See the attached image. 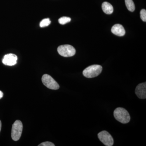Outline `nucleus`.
Wrapping results in <instances>:
<instances>
[{"label":"nucleus","mask_w":146,"mask_h":146,"mask_svg":"<svg viewBox=\"0 0 146 146\" xmlns=\"http://www.w3.org/2000/svg\"><path fill=\"white\" fill-rule=\"evenodd\" d=\"M71 19L70 17H62L58 19V23L60 25H65L70 22Z\"/></svg>","instance_id":"obj_12"},{"label":"nucleus","mask_w":146,"mask_h":146,"mask_svg":"<svg viewBox=\"0 0 146 146\" xmlns=\"http://www.w3.org/2000/svg\"><path fill=\"white\" fill-rule=\"evenodd\" d=\"M23 125L21 121H16L12 125L11 138L14 141H18L21 138L23 131Z\"/></svg>","instance_id":"obj_3"},{"label":"nucleus","mask_w":146,"mask_h":146,"mask_svg":"<svg viewBox=\"0 0 146 146\" xmlns=\"http://www.w3.org/2000/svg\"><path fill=\"white\" fill-rule=\"evenodd\" d=\"M135 93L139 98L145 99L146 98V83L140 84L136 86Z\"/></svg>","instance_id":"obj_8"},{"label":"nucleus","mask_w":146,"mask_h":146,"mask_svg":"<svg viewBox=\"0 0 146 146\" xmlns=\"http://www.w3.org/2000/svg\"><path fill=\"white\" fill-rule=\"evenodd\" d=\"M3 94L1 91H0V99L3 98Z\"/></svg>","instance_id":"obj_16"},{"label":"nucleus","mask_w":146,"mask_h":146,"mask_svg":"<svg viewBox=\"0 0 146 146\" xmlns=\"http://www.w3.org/2000/svg\"><path fill=\"white\" fill-rule=\"evenodd\" d=\"M55 145L53 143L50 142H45L38 145V146H54Z\"/></svg>","instance_id":"obj_15"},{"label":"nucleus","mask_w":146,"mask_h":146,"mask_svg":"<svg viewBox=\"0 0 146 146\" xmlns=\"http://www.w3.org/2000/svg\"><path fill=\"white\" fill-rule=\"evenodd\" d=\"M51 21H50L49 18H45V19L42 20V21L40 22L39 25L41 27H47L49 25Z\"/></svg>","instance_id":"obj_13"},{"label":"nucleus","mask_w":146,"mask_h":146,"mask_svg":"<svg viewBox=\"0 0 146 146\" xmlns=\"http://www.w3.org/2000/svg\"><path fill=\"white\" fill-rule=\"evenodd\" d=\"M111 32L117 36H121L125 35V31L123 27L120 24H116L112 27Z\"/></svg>","instance_id":"obj_9"},{"label":"nucleus","mask_w":146,"mask_h":146,"mask_svg":"<svg viewBox=\"0 0 146 146\" xmlns=\"http://www.w3.org/2000/svg\"><path fill=\"white\" fill-rule=\"evenodd\" d=\"M1 122L0 121V131H1Z\"/></svg>","instance_id":"obj_17"},{"label":"nucleus","mask_w":146,"mask_h":146,"mask_svg":"<svg viewBox=\"0 0 146 146\" xmlns=\"http://www.w3.org/2000/svg\"><path fill=\"white\" fill-rule=\"evenodd\" d=\"M102 9L107 14H112L113 12V7L112 5L107 2H104L102 4Z\"/></svg>","instance_id":"obj_10"},{"label":"nucleus","mask_w":146,"mask_h":146,"mask_svg":"<svg viewBox=\"0 0 146 146\" xmlns=\"http://www.w3.org/2000/svg\"><path fill=\"white\" fill-rule=\"evenodd\" d=\"M114 116L116 120L123 124L127 123L130 120V116L126 110L117 108L114 110Z\"/></svg>","instance_id":"obj_1"},{"label":"nucleus","mask_w":146,"mask_h":146,"mask_svg":"<svg viewBox=\"0 0 146 146\" xmlns=\"http://www.w3.org/2000/svg\"><path fill=\"white\" fill-rule=\"evenodd\" d=\"M102 71L101 65H94L89 66L83 71V75L87 78H93L99 75Z\"/></svg>","instance_id":"obj_2"},{"label":"nucleus","mask_w":146,"mask_h":146,"mask_svg":"<svg viewBox=\"0 0 146 146\" xmlns=\"http://www.w3.org/2000/svg\"><path fill=\"white\" fill-rule=\"evenodd\" d=\"M58 54L63 57L72 56L75 54L76 51L74 47L70 45H63L58 46L57 48Z\"/></svg>","instance_id":"obj_4"},{"label":"nucleus","mask_w":146,"mask_h":146,"mask_svg":"<svg viewBox=\"0 0 146 146\" xmlns=\"http://www.w3.org/2000/svg\"><path fill=\"white\" fill-rule=\"evenodd\" d=\"M42 82L43 84L49 89L57 90L59 88V84L49 75H44L42 77Z\"/></svg>","instance_id":"obj_5"},{"label":"nucleus","mask_w":146,"mask_h":146,"mask_svg":"<svg viewBox=\"0 0 146 146\" xmlns=\"http://www.w3.org/2000/svg\"><path fill=\"white\" fill-rule=\"evenodd\" d=\"M140 16L142 21L145 22L146 21V11L145 9H142L140 11Z\"/></svg>","instance_id":"obj_14"},{"label":"nucleus","mask_w":146,"mask_h":146,"mask_svg":"<svg viewBox=\"0 0 146 146\" xmlns=\"http://www.w3.org/2000/svg\"><path fill=\"white\" fill-rule=\"evenodd\" d=\"M17 60L18 57L16 55L13 54H8L4 56L2 62L6 65L13 66L17 63Z\"/></svg>","instance_id":"obj_7"},{"label":"nucleus","mask_w":146,"mask_h":146,"mask_svg":"<svg viewBox=\"0 0 146 146\" xmlns=\"http://www.w3.org/2000/svg\"><path fill=\"white\" fill-rule=\"evenodd\" d=\"M125 3L128 10L131 12L135 10V5L132 0H125Z\"/></svg>","instance_id":"obj_11"},{"label":"nucleus","mask_w":146,"mask_h":146,"mask_svg":"<svg viewBox=\"0 0 146 146\" xmlns=\"http://www.w3.org/2000/svg\"><path fill=\"white\" fill-rule=\"evenodd\" d=\"M98 137L105 145L112 146L114 144V140L112 136L108 131H103L98 134Z\"/></svg>","instance_id":"obj_6"}]
</instances>
